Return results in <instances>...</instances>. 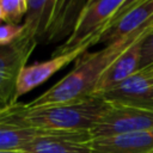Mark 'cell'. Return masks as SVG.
Here are the masks:
<instances>
[{
    "mask_svg": "<svg viewBox=\"0 0 153 153\" xmlns=\"http://www.w3.org/2000/svg\"><path fill=\"white\" fill-rule=\"evenodd\" d=\"M151 27H152V30H153V22L151 23Z\"/></svg>",
    "mask_w": 153,
    "mask_h": 153,
    "instance_id": "7402d4cb",
    "label": "cell"
},
{
    "mask_svg": "<svg viewBox=\"0 0 153 153\" xmlns=\"http://www.w3.org/2000/svg\"><path fill=\"white\" fill-rule=\"evenodd\" d=\"M127 0H87L72 35L59 45L53 56L65 54L99 36Z\"/></svg>",
    "mask_w": 153,
    "mask_h": 153,
    "instance_id": "3957f363",
    "label": "cell"
},
{
    "mask_svg": "<svg viewBox=\"0 0 153 153\" xmlns=\"http://www.w3.org/2000/svg\"><path fill=\"white\" fill-rule=\"evenodd\" d=\"M91 153H153V130L92 139Z\"/></svg>",
    "mask_w": 153,
    "mask_h": 153,
    "instance_id": "8fae6325",
    "label": "cell"
},
{
    "mask_svg": "<svg viewBox=\"0 0 153 153\" xmlns=\"http://www.w3.org/2000/svg\"><path fill=\"white\" fill-rule=\"evenodd\" d=\"M152 30L151 25L145 29L127 36L117 42L106 44L105 48L93 51L84 53L76 61L75 67L65 75L60 81L54 84L50 88L36 97L30 103H26L30 108L67 104L85 100L96 96L97 85L106 71V68L134 42L143 37Z\"/></svg>",
    "mask_w": 153,
    "mask_h": 153,
    "instance_id": "6da1fadb",
    "label": "cell"
},
{
    "mask_svg": "<svg viewBox=\"0 0 153 153\" xmlns=\"http://www.w3.org/2000/svg\"><path fill=\"white\" fill-rule=\"evenodd\" d=\"M97 39H91L73 50H69L65 54H60L56 56H53L51 59L47 61H39L35 62L32 65H26L18 78L17 82V91H16V100L18 103L19 97L24 96L25 93L32 91L37 86L45 82L49 78H51L55 73L65 68L67 65H69L73 61H76L84 53L87 51V49L94 44H97Z\"/></svg>",
    "mask_w": 153,
    "mask_h": 153,
    "instance_id": "8992f818",
    "label": "cell"
},
{
    "mask_svg": "<svg viewBox=\"0 0 153 153\" xmlns=\"http://www.w3.org/2000/svg\"><path fill=\"white\" fill-rule=\"evenodd\" d=\"M90 131L44 130L23 149L26 153H91Z\"/></svg>",
    "mask_w": 153,
    "mask_h": 153,
    "instance_id": "52a82bcc",
    "label": "cell"
},
{
    "mask_svg": "<svg viewBox=\"0 0 153 153\" xmlns=\"http://www.w3.org/2000/svg\"><path fill=\"white\" fill-rule=\"evenodd\" d=\"M0 153H26V152L20 151V149H16V151H0Z\"/></svg>",
    "mask_w": 153,
    "mask_h": 153,
    "instance_id": "ffe728a7",
    "label": "cell"
},
{
    "mask_svg": "<svg viewBox=\"0 0 153 153\" xmlns=\"http://www.w3.org/2000/svg\"><path fill=\"white\" fill-rule=\"evenodd\" d=\"M146 36V35H145ZM141 37L131 45H129L103 73L97 88L96 96H100L102 93L116 87L117 85L126 81L128 78L133 76L140 71L141 62V42L145 38Z\"/></svg>",
    "mask_w": 153,
    "mask_h": 153,
    "instance_id": "30bf717a",
    "label": "cell"
},
{
    "mask_svg": "<svg viewBox=\"0 0 153 153\" xmlns=\"http://www.w3.org/2000/svg\"><path fill=\"white\" fill-rule=\"evenodd\" d=\"M153 22V0H141L110 23L99 36L98 43L111 44L130 36Z\"/></svg>",
    "mask_w": 153,
    "mask_h": 153,
    "instance_id": "9c48e42d",
    "label": "cell"
},
{
    "mask_svg": "<svg viewBox=\"0 0 153 153\" xmlns=\"http://www.w3.org/2000/svg\"><path fill=\"white\" fill-rule=\"evenodd\" d=\"M139 1H141V0H127V1L124 2V5H123V6L121 7V10H120V11L117 12V14L115 16V18H114V19H112V20H111L110 23H112L114 20H116V19H117V18H118L120 16H122V14H123L124 12H127V11H128V10H129V8L131 7V6H134V5H135V4H137ZM110 23H109V24H110ZM106 27H108V26H106Z\"/></svg>",
    "mask_w": 153,
    "mask_h": 153,
    "instance_id": "ac0fdd59",
    "label": "cell"
},
{
    "mask_svg": "<svg viewBox=\"0 0 153 153\" xmlns=\"http://www.w3.org/2000/svg\"><path fill=\"white\" fill-rule=\"evenodd\" d=\"M86 1L87 0H57L53 22L44 42L54 43L62 39L66 41L72 35Z\"/></svg>",
    "mask_w": 153,
    "mask_h": 153,
    "instance_id": "7c38bea8",
    "label": "cell"
},
{
    "mask_svg": "<svg viewBox=\"0 0 153 153\" xmlns=\"http://www.w3.org/2000/svg\"><path fill=\"white\" fill-rule=\"evenodd\" d=\"M43 131L41 129L19 127L0 121V151H23L29 142Z\"/></svg>",
    "mask_w": 153,
    "mask_h": 153,
    "instance_id": "5bb4252c",
    "label": "cell"
},
{
    "mask_svg": "<svg viewBox=\"0 0 153 153\" xmlns=\"http://www.w3.org/2000/svg\"><path fill=\"white\" fill-rule=\"evenodd\" d=\"M4 22L8 24H20L27 11V0H0Z\"/></svg>",
    "mask_w": 153,
    "mask_h": 153,
    "instance_id": "9a60e30c",
    "label": "cell"
},
{
    "mask_svg": "<svg viewBox=\"0 0 153 153\" xmlns=\"http://www.w3.org/2000/svg\"><path fill=\"white\" fill-rule=\"evenodd\" d=\"M1 20H4V17H2V11H1V8H0V22Z\"/></svg>",
    "mask_w": 153,
    "mask_h": 153,
    "instance_id": "44dd1931",
    "label": "cell"
},
{
    "mask_svg": "<svg viewBox=\"0 0 153 153\" xmlns=\"http://www.w3.org/2000/svg\"><path fill=\"white\" fill-rule=\"evenodd\" d=\"M145 130H153V110L111 105L90 133L92 139H100Z\"/></svg>",
    "mask_w": 153,
    "mask_h": 153,
    "instance_id": "5b68a950",
    "label": "cell"
},
{
    "mask_svg": "<svg viewBox=\"0 0 153 153\" xmlns=\"http://www.w3.org/2000/svg\"><path fill=\"white\" fill-rule=\"evenodd\" d=\"M24 24H4L0 25V47L10 45L24 35Z\"/></svg>",
    "mask_w": 153,
    "mask_h": 153,
    "instance_id": "2e32d148",
    "label": "cell"
},
{
    "mask_svg": "<svg viewBox=\"0 0 153 153\" xmlns=\"http://www.w3.org/2000/svg\"><path fill=\"white\" fill-rule=\"evenodd\" d=\"M153 66V30H151L141 42L140 71Z\"/></svg>",
    "mask_w": 153,
    "mask_h": 153,
    "instance_id": "e0dca14e",
    "label": "cell"
},
{
    "mask_svg": "<svg viewBox=\"0 0 153 153\" xmlns=\"http://www.w3.org/2000/svg\"><path fill=\"white\" fill-rule=\"evenodd\" d=\"M110 108L111 104L100 96L74 103L37 108L16 103L0 112V121L41 130L91 131Z\"/></svg>",
    "mask_w": 153,
    "mask_h": 153,
    "instance_id": "7a4b0ae2",
    "label": "cell"
},
{
    "mask_svg": "<svg viewBox=\"0 0 153 153\" xmlns=\"http://www.w3.org/2000/svg\"><path fill=\"white\" fill-rule=\"evenodd\" d=\"M57 0H27L24 18V35L22 37L41 42L45 39L53 22Z\"/></svg>",
    "mask_w": 153,
    "mask_h": 153,
    "instance_id": "4fadbf2b",
    "label": "cell"
},
{
    "mask_svg": "<svg viewBox=\"0 0 153 153\" xmlns=\"http://www.w3.org/2000/svg\"><path fill=\"white\" fill-rule=\"evenodd\" d=\"M100 97L111 105L153 110V75L139 71Z\"/></svg>",
    "mask_w": 153,
    "mask_h": 153,
    "instance_id": "ba28073f",
    "label": "cell"
},
{
    "mask_svg": "<svg viewBox=\"0 0 153 153\" xmlns=\"http://www.w3.org/2000/svg\"><path fill=\"white\" fill-rule=\"evenodd\" d=\"M141 72H143L146 74H149V75H153V66H151L148 68H145V69H141Z\"/></svg>",
    "mask_w": 153,
    "mask_h": 153,
    "instance_id": "d6986e66",
    "label": "cell"
},
{
    "mask_svg": "<svg viewBox=\"0 0 153 153\" xmlns=\"http://www.w3.org/2000/svg\"><path fill=\"white\" fill-rule=\"evenodd\" d=\"M38 42L20 37L10 45L0 47V112L17 103V82L22 69Z\"/></svg>",
    "mask_w": 153,
    "mask_h": 153,
    "instance_id": "277c9868",
    "label": "cell"
}]
</instances>
